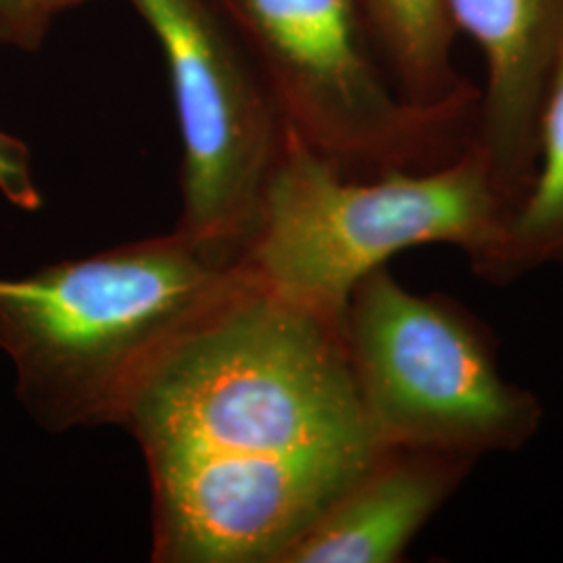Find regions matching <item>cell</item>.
Here are the masks:
<instances>
[{"instance_id": "obj_1", "label": "cell", "mask_w": 563, "mask_h": 563, "mask_svg": "<svg viewBox=\"0 0 563 563\" xmlns=\"http://www.w3.org/2000/svg\"><path fill=\"white\" fill-rule=\"evenodd\" d=\"M121 428L157 563H280L384 446L342 330L249 280L136 388Z\"/></svg>"}, {"instance_id": "obj_2", "label": "cell", "mask_w": 563, "mask_h": 563, "mask_svg": "<svg viewBox=\"0 0 563 563\" xmlns=\"http://www.w3.org/2000/svg\"><path fill=\"white\" fill-rule=\"evenodd\" d=\"M249 280L242 255L174 230L0 278V349L48 432L120 426L148 372Z\"/></svg>"}, {"instance_id": "obj_3", "label": "cell", "mask_w": 563, "mask_h": 563, "mask_svg": "<svg viewBox=\"0 0 563 563\" xmlns=\"http://www.w3.org/2000/svg\"><path fill=\"white\" fill-rule=\"evenodd\" d=\"M509 218L476 142L441 167L355 178L286 125L242 263L263 288L342 330L351 292L388 260L449 244L474 269Z\"/></svg>"}, {"instance_id": "obj_4", "label": "cell", "mask_w": 563, "mask_h": 563, "mask_svg": "<svg viewBox=\"0 0 563 563\" xmlns=\"http://www.w3.org/2000/svg\"><path fill=\"white\" fill-rule=\"evenodd\" d=\"M342 342L383 446L478 462L522 451L543 426V401L505 376L490 328L444 292L409 290L386 265L351 292Z\"/></svg>"}, {"instance_id": "obj_5", "label": "cell", "mask_w": 563, "mask_h": 563, "mask_svg": "<svg viewBox=\"0 0 563 563\" xmlns=\"http://www.w3.org/2000/svg\"><path fill=\"white\" fill-rule=\"evenodd\" d=\"M286 125L342 174L422 172L476 139L478 101L420 109L384 71L355 0H213Z\"/></svg>"}, {"instance_id": "obj_6", "label": "cell", "mask_w": 563, "mask_h": 563, "mask_svg": "<svg viewBox=\"0 0 563 563\" xmlns=\"http://www.w3.org/2000/svg\"><path fill=\"white\" fill-rule=\"evenodd\" d=\"M162 48L181 139L178 230L239 253L286 121L213 0H128Z\"/></svg>"}, {"instance_id": "obj_7", "label": "cell", "mask_w": 563, "mask_h": 563, "mask_svg": "<svg viewBox=\"0 0 563 563\" xmlns=\"http://www.w3.org/2000/svg\"><path fill=\"white\" fill-rule=\"evenodd\" d=\"M451 20L481 46L476 146L511 216L537 172L544 95L563 44V0H446Z\"/></svg>"}, {"instance_id": "obj_8", "label": "cell", "mask_w": 563, "mask_h": 563, "mask_svg": "<svg viewBox=\"0 0 563 563\" xmlns=\"http://www.w3.org/2000/svg\"><path fill=\"white\" fill-rule=\"evenodd\" d=\"M476 463L449 451L384 446L280 563L401 562Z\"/></svg>"}, {"instance_id": "obj_9", "label": "cell", "mask_w": 563, "mask_h": 563, "mask_svg": "<svg viewBox=\"0 0 563 563\" xmlns=\"http://www.w3.org/2000/svg\"><path fill=\"white\" fill-rule=\"evenodd\" d=\"M367 36L402 101L420 109L478 101L453 63L457 27L446 0H355Z\"/></svg>"}, {"instance_id": "obj_10", "label": "cell", "mask_w": 563, "mask_h": 563, "mask_svg": "<svg viewBox=\"0 0 563 563\" xmlns=\"http://www.w3.org/2000/svg\"><path fill=\"white\" fill-rule=\"evenodd\" d=\"M547 265H563V44L544 95L534 178L474 274L507 286Z\"/></svg>"}, {"instance_id": "obj_11", "label": "cell", "mask_w": 563, "mask_h": 563, "mask_svg": "<svg viewBox=\"0 0 563 563\" xmlns=\"http://www.w3.org/2000/svg\"><path fill=\"white\" fill-rule=\"evenodd\" d=\"M0 195L23 211H38L42 207L30 151L20 139L4 132H0Z\"/></svg>"}, {"instance_id": "obj_12", "label": "cell", "mask_w": 563, "mask_h": 563, "mask_svg": "<svg viewBox=\"0 0 563 563\" xmlns=\"http://www.w3.org/2000/svg\"><path fill=\"white\" fill-rule=\"evenodd\" d=\"M44 38L21 0H0V44L32 53L41 48Z\"/></svg>"}, {"instance_id": "obj_13", "label": "cell", "mask_w": 563, "mask_h": 563, "mask_svg": "<svg viewBox=\"0 0 563 563\" xmlns=\"http://www.w3.org/2000/svg\"><path fill=\"white\" fill-rule=\"evenodd\" d=\"M21 2L27 11L30 20L34 21V25L46 36L51 23L55 21L57 15L69 11V9H76L88 0H21Z\"/></svg>"}]
</instances>
